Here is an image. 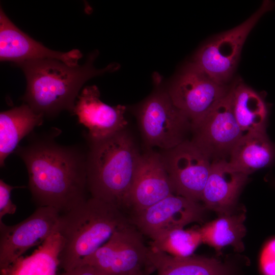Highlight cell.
Masks as SVG:
<instances>
[{"mask_svg":"<svg viewBox=\"0 0 275 275\" xmlns=\"http://www.w3.org/2000/svg\"><path fill=\"white\" fill-rule=\"evenodd\" d=\"M202 242L200 229H177L152 241L151 248L172 256L186 257L192 256Z\"/></svg>","mask_w":275,"mask_h":275,"instance_id":"cell-23","label":"cell"},{"mask_svg":"<svg viewBox=\"0 0 275 275\" xmlns=\"http://www.w3.org/2000/svg\"><path fill=\"white\" fill-rule=\"evenodd\" d=\"M82 54L74 49L67 52L51 50L20 30L0 10V60L16 64L27 61L55 59L76 66Z\"/></svg>","mask_w":275,"mask_h":275,"instance_id":"cell-13","label":"cell"},{"mask_svg":"<svg viewBox=\"0 0 275 275\" xmlns=\"http://www.w3.org/2000/svg\"><path fill=\"white\" fill-rule=\"evenodd\" d=\"M130 223L121 209L93 197L60 214L57 232L63 244L59 267L68 271L82 265L116 231Z\"/></svg>","mask_w":275,"mask_h":275,"instance_id":"cell-4","label":"cell"},{"mask_svg":"<svg viewBox=\"0 0 275 275\" xmlns=\"http://www.w3.org/2000/svg\"><path fill=\"white\" fill-rule=\"evenodd\" d=\"M96 86L85 87L77 97L72 114L88 129V138L101 140L125 130L126 107L110 106L101 101Z\"/></svg>","mask_w":275,"mask_h":275,"instance_id":"cell-14","label":"cell"},{"mask_svg":"<svg viewBox=\"0 0 275 275\" xmlns=\"http://www.w3.org/2000/svg\"><path fill=\"white\" fill-rule=\"evenodd\" d=\"M231 85L219 84L191 63L178 75L168 94L191 125L203 120L227 94Z\"/></svg>","mask_w":275,"mask_h":275,"instance_id":"cell-8","label":"cell"},{"mask_svg":"<svg viewBox=\"0 0 275 275\" xmlns=\"http://www.w3.org/2000/svg\"><path fill=\"white\" fill-rule=\"evenodd\" d=\"M274 161L275 144L263 130L244 133L231 151L229 162L236 170L249 175Z\"/></svg>","mask_w":275,"mask_h":275,"instance_id":"cell-18","label":"cell"},{"mask_svg":"<svg viewBox=\"0 0 275 275\" xmlns=\"http://www.w3.org/2000/svg\"><path fill=\"white\" fill-rule=\"evenodd\" d=\"M150 258L157 275H235L228 262L214 258L179 257L150 248Z\"/></svg>","mask_w":275,"mask_h":275,"instance_id":"cell-17","label":"cell"},{"mask_svg":"<svg viewBox=\"0 0 275 275\" xmlns=\"http://www.w3.org/2000/svg\"><path fill=\"white\" fill-rule=\"evenodd\" d=\"M173 194L174 189L161 154L154 152L142 154L128 207L135 214Z\"/></svg>","mask_w":275,"mask_h":275,"instance_id":"cell-15","label":"cell"},{"mask_svg":"<svg viewBox=\"0 0 275 275\" xmlns=\"http://www.w3.org/2000/svg\"><path fill=\"white\" fill-rule=\"evenodd\" d=\"M245 218L244 213L221 215L200 229L202 242L217 252L228 245L236 251H242L244 249L242 239L246 232Z\"/></svg>","mask_w":275,"mask_h":275,"instance_id":"cell-22","label":"cell"},{"mask_svg":"<svg viewBox=\"0 0 275 275\" xmlns=\"http://www.w3.org/2000/svg\"><path fill=\"white\" fill-rule=\"evenodd\" d=\"M142 235L131 223L125 226L82 265L95 266L105 275H150L155 269Z\"/></svg>","mask_w":275,"mask_h":275,"instance_id":"cell-5","label":"cell"},{"mask_svg":"<svg viewBox=\"0 0 275 275\" xmlns=\"http://www.w3.org/2000/svg\"><path fill=\"white\" fill-rule=\"evenodd\" d=\"M205 209L198 202L173 194L134 214L130 221L153 241L173 230L202 221Z\"/></svg>","mask_w":275,"mask_h":275,"instance_id":"cell-12","label":"cell"},{"mask_svg":"<svg viewBox=\"0 0 275 275\" xmlns=\"http://www.w3.org/2000/svg\"><path fill=\"white\" fill-rule=\"evenodd\" d=\"M15 153L24 162L32 199L38 207L66 213L87 199V155L75 147L40 138Z\"/></svg>","mask_w":275,"mask_h":275,"instance_id":"cell-1","label":"cell"},{"mask_svg":"<svg viewBox=\"0 0 275 275\" xmlns=\"http://www.w3.org/2000/svg\"><path fill=\"white\" fill-rule=\"evenodd\" d=\"M259 267L262 275H275V237L264 244L259 256Z\"/></svg>","mask_w":275,"mask_h":275,"instance_id":"cell-24","label":"cell"},{"mask_svg":"<svg viewBox=\"0 0 275 275\" xmlns=\"http://www.w3.org/2000/svg\"><path fill=\"white\" fill-rule=\"evenodd\" d=\"M44 116L28 104L2 112L0 114V165L18 147L20 141L37 126L42 125Z\"/></svg>","mask_w":275,"mask_h":275,"instance_id":"cell-19","label":"cell"},{"mask_svg":"<svg viewBox=\"0 0 275 275\" xmlns=\"http://www.w3.org/2000/svg\"><path fill=\"white\" fill-rule=\"evenodd\" d=\"M248 176L225 159L212 161L201 198L205 208L220 215L231 214Z\"/></svg>","mask_w":275,"mask_h":275,"instance_id":"cell-16","label":"cell"},{"mask_svg":"<svg viewBox=\"0 0 275 275\" xmlns=\"http://www.w3.org/2000/svg\"><path fill=\"white\" fill-rule=\"evenodd\" d=\"M175 194L201 200L210 171V158L191 141L160 154Z\"/></svg>","mask_w":275,"mask_h":275,"instance_id":"cell-9","label":"cell"},{"mask_svg":"<svg viewBox=\"0 0 275 275\" xmlns=\"http://www.w3.org/2000/svg\"><path fill=\"white\" fill-rule=\"evenodd\" d=\"M23 187L13 186L0 180V221L5 215L15 213L17 207L12 201L11 191L13 189Z\"/></svg>","mask_w":275,"mask_h":275,"instance_id":"cell-25","label":"cell"},{"mask_svg":"<svg viewBox=\"0 0 275 275\" xmlns=\"http://www.w3.org/2000/svg\"><path fill=\"white\" fill-rule=\"evenodd\" d=\"M63 240L57 232L38 246L31 255L17 259L1 269V275H57Z\"/></svg>","mask_w":275,"mask_h":275,"instance_id":"cell-20","label":"cell"},{"mask_svg":"<svg viewBox=\"0 0 275 275\" xmlns=\"http://www.w3.org/2000/svg\"><path fill=\"white\" fill-rule=\"evenodd\" d=\"M60 215L53 208L38 207L31 215L17 224L7 225L1 221L0 270L56 233Z\"/></svg>","mask_w":275,"mask_h":275,"instance_id":"cell-10","label":"cell"},{"mask_svg":"<svg viewBox=\"0 0 275 275\" xmlns=\"http://www.w3.org/2000/svg\"><path fill=\"white\" fill-rule=\"evenodd\" d=\"M191 140L210 159L229 155L243 135L235 118L232 105V84L227 94L201 121L191 125Z\"/></svg>","mask_w":275,"mask_h":275,"instance_id":"cell-11","label":"cell"},{"mask_svg":"<svg viewBox=\"0 0 275 275\" xmlns=\"http://www.w3.org/2000/svg\"><path fill=\"white\" fill-rule=\"evenodd\" d=\"M232 105L235 118L244 133L266 130L268 112L264 100L240 80L232 84Z\"/></svg>","mask_w":275,"mask_h":275,"instance_id":"cell-21","label":"cell"},{"mask_svg":"<svg viewBox=\"0 0 275 275\" xmlns=\"http://www.w3.org/2000/svg\"><path fill=\"white\" fill-rule=\"evenodd\" d=\"M274 5L272 1H264L257 11L244 22L216 36L202 47L193 63L217 82L227 85L234 72L247 37L260 18L272 10Z\"/></svg>","mask_w":275,"mask_h":275,"instance_id":"cell-6","label":"cell"},{"mask_svg":"<svg viewBox=\"0 0 275 275\" xmlns=\"http://www.w3.org/2000/svg\"><path fill=\"white\" fill-rule=\"evenodd\" d=\"M57 275H105L98 268L86 264L68 271H63Z\"/></svg>","mask_w":275,"mask_h":275,"instance_id":"cell-26","label":"cell"},{"mask_svg":"<svg viewBox=\"0 0 275 275\" xmlns=\"http://www.w3.org/2000/svg\"><path fill=\"white\" fill-rule=\"evenodd\" d=\"M138 118L147 144L168 150L186 141L191 129L187 117L172 101L168 93L158 91L141 106Z\"/></svg>","mask_w":275,"mask_h":275,"instance_id":"cell-7","label":"cell"},{"mask_svg":"<svg viewBox=\"0 0 275 275\" xmlns=\"http://www.w3.org/2000/svg\"><path fill=\"white\" fill-rule=\"evenodd\" d=\"M96 52L82 65L71 66L55 59L27 61L16 64L24 73L25 103L44 117H53L61 111L73 113L76 98L84 84L91 78L117 70L118 64L99 69L93 65Z\"/></svg>","mask_w":275,"mask_h":275,"instance_id":"cell-2","label":"cell"},{"mask_svg":"<svg viewBox=\"0 0 275 275\" xmlns=\"http://www.w3.org/2000/svg\"><path fill=\"white\" fill-rule=\"evenodd\" d=\"M89 140L87 182L91 197L121 210L128 207L142 156L132 138L124 130L103 139Z\"/></svg>","mask_w":275,"mask_h":275,"instance_id":"cell-3","label":"cell"}]
</instances>
